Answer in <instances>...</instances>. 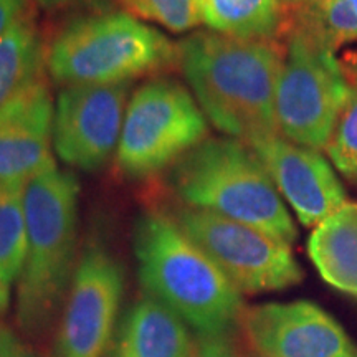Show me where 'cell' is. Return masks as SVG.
<instances>
[{
  "label": "cell",
  "mask_w": 357,
  "mask_h": 357,
  "mask_svg": "<svg viewBox=\"0 0 357 357\" xmlns=\"http://www.w3.org/2000/svg\"><path fill=\"white\" fill-rule=\"evenodd\" d=\"M177 52L192 95L218 131L248 146L280 134L275 96L283 43L199 30L182 38Z\"/></svg>",
  "instance_id": "1"
},
{
  "label": "cell",
  "mask_w": 357,
  "mask_h": 357,
  "mask_svg": "<svg viewBox=\"0 0 357 357\" xmlns=\"http://www.w3.org/2000/svg\"><path fill=\"white\" fill-rule=\"evenodd\" d=\"M134 255L147 296L176 312L199 336L229 334L242 319V293L172 217L142 213L134 229Z\"/></svg>",
  "instance_id": "2"
},
{
  "label": "cell",
  "mask_w": 357,
  "mask_h": 357,
  "mask_svg": "<svg viewBox=\"0 0 357 357\" xmlns=\"http://www.w3.org/2000/svg\"><path fill=\"white\" fill-rule=\"evenodd\" d=\"M26 255L17 289V323L38 336L66 300L77 270L78 178L55 162L25 182Z\"/></svg>",
  "instance_id": "3"
},
{
  "label": "cell",
  "mask_w": 357,
  "mask_h": 357,
  "mask_svg": "<svg viewBox=\"0 0 357 357\" xmlns=\"http://www.w3.org/2000/svg\"><path fill=\"white\" fill-rule=\"evenodd\" d=\"M169 187L187 207L202 208L291 245L298 236L260 158L235 137H207L169 171Z\"/></svg>",
  "instance_id": "4"
},
{
  "label": "cell",
  "mask_w": 357,
  "mask_h": 357,
  "mask_svg": "<svg viewBox=\"0 0 357 357\" xmlns=\"http://www.w3.org/2000/svg\"><path fill=\"white\" fill-rule=\"evenodd\" d=\"M47 71L60 86L113 84L177 66V43L123 10L75 17L45 43Z\"/></svg>",
  "instance_id": "5"
},
{
  "label": "cell",
  "mask_w": 357,
  "mask_h": 357,
  "mask_svg": "<svg viewBox=\"0 0 357 357\" xmlns=\"http://www.w3.org/2000/svg\"><path fill=\"white\" fill-rule=\"evenodd\" d=\"M283 47L275 96L280 134L300 146L326 151L347 98L341 61L305 8L289 10Z\"/></svg>",
  "instance_id": "6"
},
{
  "label": "cell",
  "mask_w": 357,
  "mask_h": 357,
  "mask_svg": "<svg viewBox=\"0 0 357 357\" xmlns=\"http://www.w3.org/2000/svg\"><path fill=\"white\" fill-rule=\"evenodd\" d=\"M207 137V118L189 89L176 79L153 78L129 98L116 164L128 177L154 176Z\"/></svg>",
  "instance_id": "7"
},
{
  "label": "cell",
  "mask_w": 357,
  "mask_h": 357,
  "mask_svg": "<svg viewBox=\"0 0 357 357\" xmlns=\"http://www.w3.org/2000/svg\"><path fill=\"white\" fill-rule=\"evenodd\" d=\"M172 218L240 293L276 291L303 280L289 245L265 231L187 205Z\"/></svg>",
  "instance_id": "8"
},
{
  "label": "cell",
  "mask_w": 357,
  "mask_h": 357,
  "mask_svg": "<svg viewBox=\"0 0 357 357\" xmlns=\"http://www.w3.org/2000/svg\"><path fill=\"white\" fill-rule=\"evenodd\" d=\"M131 86V82H124L61 89L52 134L58 158L84 172L105 167L118 151Z\"/></svg>",
  "instance_id": "9"
},
{
  "label": "cell",
  "mask_w": 357,
  "mask_h": 357,
  "mask_svg": "<svg viewBox=\"0 0 357 357\" xmlns=\"http://www.w3.org/2000/svg\"><path fill=\"white\" fill-rule=\"evenodd\" d=\"M124 296V270L101 245L79 257L56 339V357H105Z\"/></svg>",
  "instance_id": "10"
},
{
  "label": "cell",
  "mask_w": 357,
  "mask_h": 357,
  "mask_svg": "<svg viewBox=\"0 0 357 357\" xmlns=\"http://www.w3.org/2000/svg\"><path fill=\"white\" fill-rule=\"evenodd\" d=\"M242 326L261 357H357V346L342 326L310 301L250 307Z\"/></svg>",
  "instance_id": "11"
},
{
  "label": "cell",
  "mask_w": 357,
  "mask_h": 357,
  "mask_svg": "<svg viewBox=\"0 0 357 357\" xmlns=\"http://www.w3.org/2000/svg\"><path fill=\"white\" fill-rule=\"evenodd\" d=\"M305 227H318L347 199L344 187L321 151L291 142L281 134L250 144Z\"/></svg>",
  "instance_id": "12"
},
{
  "label": "cell",
  "mask_w": 357,
  "mask_h": 357,
  "mask_svg": "<svg viewBox=\"0 0 357 357\" xmlns=\"http://www.w3.org/2000/svg\"><path fill=\"white\" fill-rule=\"evenodd\" d=\"M53 114L47 78L0 108V184H25L55 162L50 154Z\"/></svg>",
  "instance_id": "13"
},
{
  "label": "cell",
  "mask_w": 357,
  "mask_h": 357,
  "mask_svg": "<svg viewBox=\"0 0 357 357\" xmlns=\"http://www.w3.org/2000/svg\"><path fill=\"white\" fill-rule=\"evenodd\" d=\"M194 349L184 321L146 294L124 316L113 357H192Z\"/></svg>",
  "instance_id": "14"
},
{
  "label": "cell",
  "mask_w": 357,
  "mask_h": 357,
  "mask_svg": "<svg viewBox=\"0 0 357 357\" xmlns=\"http://www.w3.org/2000/svg\"><path fill=\"white\" fill-rule=\"evenodd\" d=\"M307 253L326 283L357 298V202H346L314 227Z\"/></svg>",
  "instance_id": "15"
},
{
  "label": "cell",
  "mask_w": 357,
  "mask_h": 357,
  "mask_svg": "<svg viewBox=\"0 0 357 357\" xmlns=\"http://www.w3.org/2000/svg\"><path fill=\"white\" fill-rule=\"evenodd\" d=\"M202 22L212 32L242 40L283 43L289 10L280 0H200Z\"/></svg>",
  "instance_id": "16"
},
{
  "label": "cell",
  "mask_w": 357,
  "mask_h": 357,
  "mask_svg": "<svg viewBox=\"0 0 357 357\" xmlns=\"http://www.w3.org/2000/svg\"><path fill=\"white\" fill-rule=\"evenodd\" d=\"M45 40L35 12L0 37V108L45 77Z\"/></svg>",
  "instance_id": "17"
},
{
  "label": "cell",
  "mask_w": 357,
  "mask_h": 357,
  "mask_svg": "<svg viewBox=\"0 0 357 357\" xmlns=\"http://www.w3.org/2000/svg\"><path fill=\"white\" fill-rule=\"evenodd\" d=\"M25 184H0V283L10 287L26 255Z\"/></svg>",
  "instance_id": "18"
},
{
  "label": "cell",
  "mask_w": 357,
  "mask_h": 357,
  "mask_svg": "<svg viewBox=\"0 0 357 357\" xmlns=\"http://www.w3.org/2000/svg\"><path fill=\"white\" fill-rule=\"evenodd\" d=\"M339 61L347 82V98L326 146V154L342 177L357 187V52H346Z\"/></svg>",
  "instance_id": "19"
},
{
  "label": "cell",
  "mask_w": 357,
  "mask_h": 357,
  "mask_svg": "<svg viewBox=\"0 0 357 357\" xmlns=\"http://www.w3.org/2000/svg\"><path fill=\"white\" fill-rule=\"evenodd\" d=\"M123 12L139 20L154 22L174 33H185L202 25L200 0H116Z\"/></svg>",
  "instance_id": "20"
},
{
  "label": "cell",
  "mask_w": 357,
  "mask_h": 357,
  "mask_svg": "<svg viewBox=\"0 0 357 357\" xmlns=\"http://www.w3.org/2000/svg\"><path fill=\"white\" fill-rule=\"evenodd\" d=\"M301 8L310 13L334 50L357 42V0H316Z\"/></svg>",
  "instance_id": "21"
},
{
  "label": "cell",
  "mask_w": 357,
  "mask_h": 357,
  "mask_svg": "<svg viewBox=\"0 0 357 357\" xmlns=\"http://www.w3.org/2000/svg\"><path fill=\"white\" fill-rule=\"evenodd\" d=\"M192 357H238L229 334L199 336Z\"/></svg>",
  "instance_id": "22"
},
{
  "label": "cell",
  "mask_w": 357,
  "mask_h": 357,
  "mask_svg": "<svg viewBox=\"0 0 357 357\" xmlns=\"http://www.w3.org/2000/svg\"><path fill=\"white\" fill-rule=\"evenodd\" d=\"M33 12V0H0V37Z\"/></svg>",
  "instance_id": "23"
},
{
  "label": "cell",
  "mask_w": 357,
  "mask_h": 357,
  "mask_svg": "<svg viewBox=\"0 0 357 357\" xmlns=\"http://www.w3.org/2000/svg\"><path fill=\"white\" fill-rule=\"evenodd\" d=\"M0 357H35L30 347L12 331L8 326L0 323Z\"/></svg>",
  "instance_id": "24"
},
{
  "label": "cell",
  "mask_w": 357,
  "mask_h": 357,
  "mask_svg": "<svg viewBox=\"0 0 357 357\" xmlns=\"http://www.w3.org/2000/svg\"><path fill=\"white\" fill-rule=\"evenodd\" d=\"M98 2H101V0H37V6L43 8L45 12L58 13L83 6H95Z\"/></svg>",
  "instance_id": "25"
},
{
  "label": "cell",
  "mask_w": 357,
  "mask_h": 357,
  "mask_svg": "<svg viewBox=\"0 0 357 357\" xmlns=\"http://www.w3.org/2000/svg\"><path fill=\"white\" fill-rule=\"evenodd\" d=\"M8 303H10V287L0 283V323H2L3 316H6Z\"/></svg>",
  "instance_id": "26"
},
{
  "label": "cell",
  "mask_w": 357,
  "mask_h": 357,
  "mask_svg": "<svg viewBox=\"0 0 357 357\" xmlns=\"http://www.w3.org/2000/svg\"><path fill=\"white\" fill-rule=\"evenodd\" d=\"M288 10H294V8H301V7H307L311 3H314L316 0H280Z\"/></svg>",
  "instance_id": "27"
},
{
  "label": "cell",
  "mask_w": 357,
  "mask_h": 357,
  "mask_svg": "<svg viewBox=\"0 0 357 357\" xmlns=\"http://www.w3.org/2000/svg\"><path fill=\"white\" fill-rule=\"evenodd\" d=\"M257 357H261V356H257Z\"/></svg>",
  "instance_id": "28"
}]
</instances>
